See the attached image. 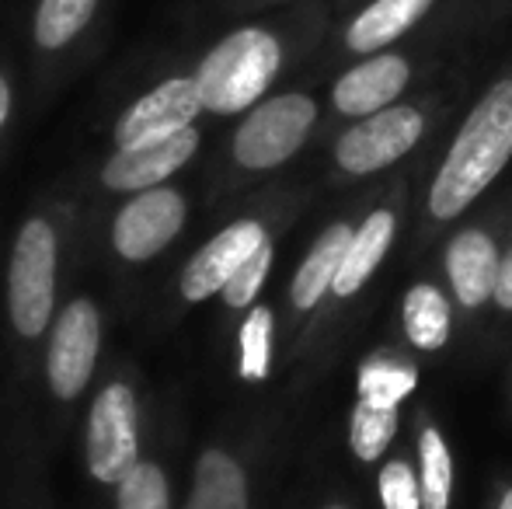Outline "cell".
I'll return each instance as SVG.
<instances>
[{
  "mask_svg": "<svg viewBox=\"0 0 512 509\" xmlns=\"http://www.w3.org/2000/svg\"><path fill=\"white\" fill-rule=\"evenodd\" d=\"M512 157V77L488 88L460 126L450 154L432 185L429 206L439 220L464 213Z\"/></svg>",
  "mask_w": 512,
  "mask_h": 509,
  "instance_id": "6da1fadb",
  "label": "cell"
},
{
  "mask_svg": "<svg viewBox=\"0 0 512 509\" xmlns=\"http://www.w3.org/2000/svg\"><path fill=\"white\" fill-rule=\"evenodd\" d=\"M279 67H283L279 35L262 25H244L223 35L199 60L192 77L199 84L206 112L237 116V112L255 109L262 102V95L276 81Z\"/></svg>",
  "mask_w": 512,
  "mask_h": 509,
  "instance_id": "7a4b0ae2",
  "label": "cell"
},
{
  "mask_svg": "<svg viewBox=\"0 0 512 509\" xmlns=\"http://www.w3.org/2000/svg\"><path fill=\"white\" fill-rule=\"evenodd\" d=\"M56 279V234L46 220H28L14 241L11 272H7V304L21 335H39L49 325Z\"/></svg>",
  "mask_w": 512,
  "mask_h": 509,
  "instance_id": "3957f363",
  "label": "cell"
},
{
  "mask_svg": "<svg viewBox=\"0 0 512 509\" xmlns=\"http://www.w3.org/2000/svg\"><path fill=\"white\" fill-rule=\"evenodd\" d=\"M314 119H317L314 98L297 95V91L258 102L234 133L237 164L262 171L290 161L304 147Z\"/></svg>",
  "mask_w": 512,
  "mask_h": 509,
  "instance_id": "277c9868",
  "label": "cell"
},
{
  "mask_svg": "<svg viewBox=\"0 0 512 509\" xmlns=\"http://www.w3.org/2000/svg\"><path fill=\"white\" fill-rule=\"evenodd\" d=\"M136 398L126 384H108L88 422V468L98 482L119 485L136 468Z\"/></svg>",
  "mask_w": 512,
  "mask_h": 509,
  "instance_id": "5b68a950",
  "label": "cell"
},
{
  "mask_svg": "<svg viewBox=\"0 0 512 509\" xmlns=\"http://www.w3.org/2000/svg\"><path fill=\"white\" fill-rule=\"evenodd\" d=\"M425 129V119L411 105H387V109L366 116L363 123H356L349 133L338 140L335 157L349 175H370L387 164H394L398 157H405L418 143Z\"/></svg>",
  "mask_w": 512,
  "mask_h": 509,
  "instance_id": "8992f818",
  "label": "cell"
},
{
  "mask_svg": "<svg viewBox=\"0 0 512 509\" xmlns=\"http://www.w3.org/2000/svg\"><path fill=\"white\" fill-rule=\"evenodd\" d=\"M203 109L206 105L196 77H168L122 112L119 123H115V143L133 147V143L178 133V129L196 123Z\"/></svg>",
  "mask_w": 512,
  "mask_h": 509,
  "instance_id": "52a82bcc",
  "label": "cell"
},
{
  "mask_svg": "<svg viewBox=\"0 0 512 509\" xmlns=\"http://www.w3.org/2000/svg\"><path fill=\"white\" fill-rule=\"evenodd\" d=\"M98 339H102V321L91 300H74L60 314L53 328V346L46 356L49 387L60 398H77L88 387L91 370H95Z\"/></svg>",
  "mask_w": 512,
  "mask_h": 509,
  "instance_id": "ba28073f",
  "label": "cell"
},
{
  "mask_svg": "<svg viewBox=\"0 0 512 509\" xmlns=\"http://www.w3.org/2000/svg\"><path fill=\"white\" fill-rule=\"evenodd\" d=\"M185 224V199L175 189H143L122 213L115 217L112 241L122 258L129 262H147L161 248L175 241V234Z\"/></svg>",
  "mask_w": 512,
  "mask_h": 509,
  "instance_id": "9c48e42d",
  "label": "cell"
},
{
  "mask_svg": "<svg viewBox=\"0 0 512 509\" xmlns=\"http://www.w3.org/2000/svg\"><path fill=\"white\" fill-rule=\"evenodd\" d=\"M199 150V133L196 126H185L178 133L157 136V140H143L133 147H119L102 168V182L108 189L119 192H140L154 189L164 178L175 175L182 164L192 161V154Z\"/></svg>",
  "mask_w": 512,
  "mask_h": 509,
  "instance_id": "30bf717a",
  "label": "cell"
},
{
  "mask_svg": "<svg viewBox=\"0 0 512 509\" xmlns=\"http://www.w3.org/2000/svg\"><path fill=\"white\" fill-rule=\"evenodd\" d=\"M262 245H265V231L255 220H241V224H230L227 231H220L203 252L192 258L189 269L182 272L185 300H206L213 293H223L230 276Z\"/></svg>",
  "mask_w": 512,
  "mask_h": 509,
  "instance_id": "8fae6325",
  "label": "cell"
},
{
  "mask_svg": "<svg viewBox=\"0 0 512 509\" xmlns=\"http://www.w3.org/2000/svg\"><path fill=\"white\" fill-rule=\"evenodd\" d=\"M411 67L408 60L394 53H373L370 60L356 63L335 81L331 102L342 116H373V112L387 109L398 102V95L408 88Z\"/></svg>",
  "mask_w": 512,
  "mask_h": 509,
  "instance_id": "7c38bea8",
  "label": "cell"
},
{
  "mask_svg": "<svg viewBox=\"0 0 512 509\" xmlns=\"http://www.w3.org/2000/svg\"><path fill=\"white\" fill-rule=\"evenodd\" d=\"M436 0H373L366 4L345 28V46L352 53H380L401 35H408L425 14L432 11Z\"/></svg>",
  "mask_w": 512,
  "mask_h": 509,
  "instance_id": "4fadbf2b",
  "label": "cell"
},
{
  "mask_svg": "<svg viewBox=\"0 0 512 509\" xmlns=\"http://www.w3.org/2000/svg\"><path fill=\"white\" fill-rule=\"evenodd\" d=\"M499 262L495 245L481 231H464L446 252V272L457 290L460 304L478 307L488 297H495V283H499Z\"/></svg>",
  "mask_w": 512,
  "mask_h": 509,
  "instance_id": "5bb4252c",
  "label": "cell"
},
{
  "mask_svg": "<svg viewBox=\"0 0 512 509\" xmlns=\"http://www.w3.org/2000/svg\"><path fill=\"white\" fill-rule=\"evenodd\" d=\"M105 0H35L32 42L39 53L70 49L102 14Z\"/></svg>",
  "mask_w": 512,
  "mask_h": 509,
  "instance_id": "9a60e30c",
  "label": "cell"
},
{
  "mask_svg": "<svg viewBox=\"0 0 512 509\" xmlns=\"http://www.w3.org/2000/svg\"><path fill=\"white\" fill-rule=\"evenodd\" d=\"M391 238H394V217L391 213L387 210L370 213V217L363 220V227L352 234L349 252H345V258H342V269H338L335 286H331V290H335L338 297H352V293H356L359 286L373 276V269L380 265V258H384Z\"/></svg>",
  "mask_w": 512,
  "mask_h": 509,
  "instance_id": "2e32d148",
  "label": "cell"
},
{
  "mask_svg": "<svg viewBox=\"0 0 512 509\" xmlns=\"http://www.w3.org/2000/svg\"><path fill=\"white\" fill-rule=\"evenodd\" d=\"M349 241H352V231L345 224H335L321 234V241L314 245V252L307 255V262L300 265L297 279H293V304H297L300 311L314 307L317 300L324 297V290L335 286L342 258L349 252Z\"/></svg>",
  "mask_w": 512,
  "mask_h": 509,
  "instance_id": "e0dca14e",
  "label": "cell"
},
{
  "mask_svg": "<svg viewBox=\"0 0 512 509\" xmlns=\"http://www.w3.org/2000/svg\"><path fill=\"white\" fill-rule=\"evenodd\" d=\"M185 509H248L244 471L220 450H209L196 464V489Z\"/></svg>",
  "mask_w": 512,
  "mask_h": 509,
  "instance_id": "ac0fdd59",
  "label": "cell"
},
{
  "mask_svg": "<svg viewBox=\"0 0 512 509\" xmlns=\"http://www.w3.org/2000/svg\"><path fill=\"white\" fill-rule=\"evenodd\" d=\"M405 328L418 349H439L450 335V304L436 286H411L405 297Z\"/></svg>",
  "mask_w": 512,
  "mask_h": 509,
  "instance_id": "d6986e66",
  "label": "cell"
},
{
  "mask_svg": "<svg viewBox=\"0 0 512 509\" xmlns=\"http://www.w3.org/2000/svg\"><path fill=\"white\" fill-rule=\"evenodd\" d=\"M415 384H418V374L411 367H405V363L370 360L359 370V398L370 401V405L398 408V401L415 391Z\"/></svg>",
  "mask_w": 512,
  "mask_h": 509,
  "instance_id": "ffe728a7",
  "label": "cell"
},
{
  "mask_svg": "<svg viewBox=\"0 0 512 509\" xmlns=\"http://www.w3.org/2000/svg\"><path fill=\"white\" fill-rule=\"evenodd\" d=\"M422 506L425 509H446L450 506V489H453V461L446 450L443 436L436 429L422 433Z\"/></svg>",
  "mask_w": 512,
  "mask_h": 509,
  "instance_id": "44dd1931",
  "label": "cell"
},
{
  "mask_svg": "<svg viewBox=\"0 0 512 509\" xmlns=\"http://www.w3.org/2000/svg\"><path fill=\"white\" fill-rule=\"evenodd\" d=\"M394 429H398V408L370 405V401L359 398L356 412H352V450L363 461L384 454V447L391 443Z\"/></svg>",
  "mask_w": 512,
  "mask_h": 509,
  "instance_id": "7402d4cb",
  "label": "cell"
},
{
  "mask_svg": "<svg viewBox=\"0 0 512 509\" xmlns=\"http://www.w3.org/2000/svg\"><path fill=\"white\" fill-rule=\"evenodd\" d=\"M119 509H171L164 471L157 464H136L119 482Z\"/></svg>",
  "mask_w": 512,
  "mask_h": 509,
  "instance_id": "603a6c76",
  "label": "cell"
},
{
  "mask_svg": "<svg viewBox=\"0 0 512 509\" xmlns=\"http://www.w3.org/2000/svg\"><path fill=\"white\" fill-rule=\"evenodd\" d=\"M269 346H272V314L255 307L241 328V377L262 381L269 374Z\"/></svg>",
  "mask_w": 512,
  "mask_h": 509,
  "instance_id": "cb8c5ba5",
  "label": "cell"
},
{
  "mask_svg": "<svg viewBox=\"0 0 512 509\" xmlns=\"http://www.w3.org/2000/svg\"><path fill=\"white\" fill-rule=\"evenodd\" d=\"M269 262H272V248H269V241H265V245L230 276V283L223 286V300H227L230 307H248L251 300H255V293L262 290Z\"/></svg>",
  "mask_w": 512,
  "mask_h": 509,
  "instance_id": "d4e9b609",
  "label": "cell"
},
{
  "mask_svg": "<svg viewBox=\"0 0 512 509\" xmlns=\"http://www.w3.org/2000/svg\"><path fill=\"white\" fill-rule=\"evenodd\" d=\"M380 499L384 509H422V485L405 461H391L380 471Z\"/></svg>",
  "mask_w": 512,
  "mask_h": 509,
  "instance_id": "484cf974",
  "label": "cell"
},
{
  "mask_svg": "<svg viewBox=\"0 0 512 509\" xmlns=\"http://www.w3.org/2000/svg\"><path fill=\"white\" fill-rule=\"evenodd\" d=\"M495 300L512 311V252L499 262V283H495Z\"/></svg>",
  "mask_w": 512,
  "mask_h": 509,
  "instance_id": "4316f807",
  "label": "cell"
},
{
  "mask_svg": "<svg viewBox=\"0 0 512 509\" xmlns=\"http://www.w3.org/2000/svg\"><path fill=\"white\" fill-rule=\"evenodd\" d=\"M11 102H14L11 81H7L4 70H0V129L7 126V119H11Z\"/></svg>",
  "mask_w": 512,
  "mask_h": 509,
  "instance_id": "83f0119b",
  "label": "cell"
},
{
  "mask_svg": "<svg viewBox=\"0 0 512 509\" xmlns=\"http://www.w3.org/2000/svg\"><path fill=\"white\" fill-rule=\"evenodd\" d=\"M499 509H512V489L506 492V496H502V503H499Z\"/></svg>",
  "mask_w": 512,
  "mask_h": 509,
  "instance_id": "f1b7e54d",
  "label": "cell"
},
{
  "mask_svg": "<svg viewBox=\"0 0 512 509\" xmlns=\"http://www.w3.org/2000/svg\"><path fill=\"white\" fill-rule=\"evenodd\" d=\"M331 509H342V506H331Z\"/></svg>",
  "mask_w": 512,
  "mask_h": 509,
  "instance_id": "f546056e",
  "label": "cell"
}]
</instances>
